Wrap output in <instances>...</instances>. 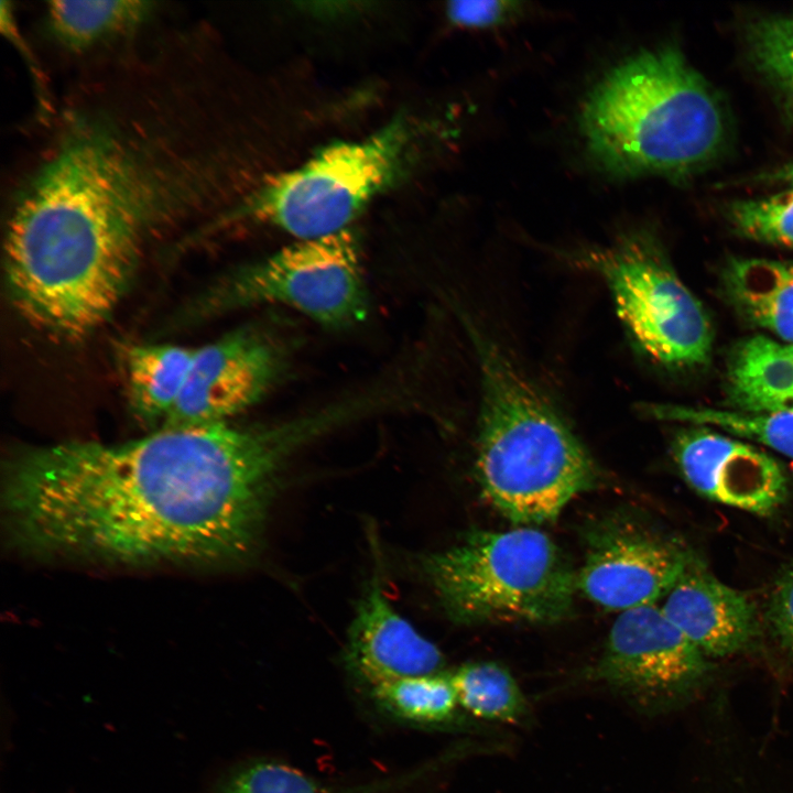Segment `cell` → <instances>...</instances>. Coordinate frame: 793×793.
<instances>
[{
	"mask_svg": "<svg viewBox=\"0 0 793 793\" xmlns=\"http://www.w3.org/2000/svg\"><path fill=\"white\" fill-rule=\"evenodd\" d=\"M334 426L319 408L26 449L6 467L10 537L29 554L109 564L238 562L258 544L284 464Z\"/></svg>",
	"mask_w": 793,
	"mask_h": 793,
	"instance_id": "cell-1",
	"label": "cell"
},
{
	"mask_svg": "<svg viewBox=\"0 0 793 793\" xmlns=\"http://www.w3.org/2000/svg\"><path fill=\"white\" fill-rule=\"evenodd\" d=\"M184 131L72 115L10 213L7 241L28 272L73 300L124 294L149 235L211 194L214 159Z\"/></svg>",
	"mask_w": 793,
	"mask_h": 793,
	"instance_id": "cell-2",
	"label": "cell"
},
{
	"mask_svg": "<svg viewBox=\"0 0 793 793\" xmlns=\"http://www.w3.org/2000/svg\"><path fill=\"white\" fill-rule=\"evenodd\" d=\"M580 132L610 176L686 177L718 159L728 142L723 101L674 45L641 50L589 91Z\"/></svg>",
	"mask_w": 793,
	"mask_h": 793,
	"instance_id": "cell-3",
	"label": "cell"
},
{
	"mask_svg": "<svg viewBox=\"0 0 793 793\" xmlns=\"http://www.w3.org/2000/svg\"><path fill=\"white\" fill-rule=\"evenodd\" d=\"M480 372L476 475L487 501L513 524L554 521L596 485L588 452L556 409L487 338Z\"/></svg>",
	"mask_w": 793,
	"mask_h": 793,
	"instance_id": "cell-4",
	"label": "cell"
},
{
	"mask_svg": "<svg viewBox=\"0 0 793 793\" xmlns=\"http://www.w3.org/2000/svg\"><path fill=\"white\" fill-rule=\"evenodd\" d=\"M422 566L449 617L464 623L557 622L577 590L561 550L534 526L474 531Z\"/></svg>",
	"mask_w": 793,
	"mask_h": 793,
	"instance_id": "cell-5",
	"label": "cell"
},
{
	"mask_svg": "<svg viewBox=\"0 0 793 793\" xmlns=\"http://www.w3.org/2000/svg\"><path fill=\"white\" fill-rule=\"evenodd\" d=\"M411 132L398 119L363 139L326 145L300 166L267 177L237 213L297 240L349 229L399 176L411 148Z\"/></svg>",
	"mask_w": 793,
	"mask_h": 793,
	"instance_id": "cell-6",
	"label": "cell"
},
{
	"mask_svg": "<svg viewBox=\"0 0 793 793\" xmlns=\"http://www.w3.org/2000/svg\"><path fill=\"white\" fill-rule=\"evenodd\" d=\"M578 263L606 282L618 316L653 361L684 369L709 360L714 334L708 315L652 236L628 232L583 251Z\"/></svg>",
	"mask_w": 793,
	"mask_h": 793,
	"instance_id": "cell-7",
	"label": "cell"
},
{
	"mask_svg": "<svg viewBox=\"0 0 793 793\" xmlns=\"http://www.w3.org/2000/svg\"><path fill=\"white\" fill-rule=\"evenodd\" d=\"M282 305L316 323L344 328L368 313L359 238L351 228L296 240L230 273L206 298L210 311Z\"/></svg>",
	"mask_w": 793,
	"mask_h": 793,
	"instance_id": "cell-8",
	"label": "cell"
},
{
	"mask_svg": "<svg viewBox=\"0 0 793 793\" xmlns=\"http://www.w3.org/2000/svg\"><path fill=\"white\" fill-rule=\"evenodd\" d=\"M709 671L704 655L655 604L620 612L588 678L645 709L686 699Z\"/></svg>",
	"mask_w": 793,
	"mask_h": 793,
	"instance_id": "cell-9",
	"label": "cell"
},
{
	"mask_svg": "<svg viewBox=\"0 0 793 793\" xmlns=\"http://www.w3.org/2000/svg\"><path fill=\"white\" fill-rule=\"evenodd\" d=\"M290 347L274 328L252 326L195 348L182 392L162 427L229 422L282 379Z\"/></svg>",
	"mask_w": 793,
	"mask_h": 793,
	"instance_id": "cell-10",
	"label": "cell"
},
{
	"mask_svg": "<svg viewBox=\"0 0 793 793\" xmlns=\"http://www.w3.org/2000/svg\"><path fill=\"white\" fill-rule=\"evenodd\" d=\"M688 564L677 546L626 515H613L587 530L577 590L608 610L622 612L665 597Z\"/></svg>",
	"mask_w": 793,
	"mask_h": 793,
	"instance_id": "cell-11",
	"label": "cell"
},
{
	"mask_svg": "<svg viewBox=\"0 0 793 793\" xmlns=\"http://www.w3.org/2000/svg\"><path fill=\"white\" fill-rule=\"evenodd\" d=\"M672 449L687 484L715 502L767 515L785 499L778 461L738 437L695 425L676 435Z\"/></svg>",
	"mask_w": 793,
	"mask_h": 793,
	"instance_id": "cell-12",
	"label": "cell"
},
{
	"mask_svg": "<svg viewBox=\"0 0 793 793\" xmlns=\"http://www.w3.org/2000/svg\"><path fill=\"white\" fill-rule=\"evenodd\" d=\"M347 661L370 687L441 673L444 658L390 605L378 582L360 602L349 630Z\"/></svg>",
	"mask_w": 793,
	"mask_h": 793,
	"instance_id": "cell-13",
	"label": "cell"
},
{
	"mask_svg": "<svg viewBox=\"0 0 793 793\" xmlns=\"http://www.w3.org/2000/svg\"><path fill=\"white\" fill-rule=\"evenodd\" d=\"M664 598L662 611L706 656L734 654L756 636L748 598L691 562Z\"/></svg>",
	"mask_w": 793,
	"mask_h": 793,
	"instance_id": "cell-14",
	"label": "cell"
},
{
	"mask_svg": "<svg viewBox=\"0 0 793 793\" xmlns=\"http://www.w3.org/2000/svg\"><path fill=\"white\" fill-rule=\"evenodd\" d=\"M720 284L738 317L780 341L793 343V260L730 259Z\"/></svg>",
	"mask_w": 793,
	"mask_h": 793,
	"instance_id": "cell-15",
	"label": "cell"
},
{
	"mask_svg": "<svg viewBox=\"0 0 793 793\" xmlns=\"http://www.w3.org/2000/svg\"><path fill=\"white\" fill-rule=\"evenodd\" d=\"M728 409L793 413V343L764 334L740 340L726 365Z\"/></svg>",
	"mask_w": 793,
	"mask_h": 793,
	"instance_id": "cell-16",
	"label": "cell"
},
{
	"mask_svg": "<svg viewBox=\"0 0 793 793\" xmlns=\"http://www.w3.org/2000/svg\"><path fill=\"white\" fill-rule=\"evenodd\" d=\"M195 348L171 344H141L124 351L128 400L145 423L162 424L185 383Z\"/></svg>",
	"mask_w": 793,
	"mask_h": 793,
	"instance_id": "cell-17",
	"label": "cell"
},
{
	"mask_svg": "<svg viewBox=\"0 0 793 793\" xmlns=\"http://www.w3.org/2000/svg\"><path fill=\"white\" fill-rule=\"evenodd\" d=\"M152 11L149 1H63L48 3L53 34L74 51L121 35L140 25Z\"/></svg>",
	"mask_w": 793,
	"mask_h": 793,
	"instance_id": "cell-18",
	"label": "cell"
},
{
	"mask_svg": "<svg viewBox=\"0 0 793 793\" xmlns=\"http://www.w3.org/2000/svg\"><path fill=\"white\" fill-rule=\"evenodd\" d=\"M648 412L660 420L707 426L738 438L756 441L784 456L793 468V413L674 404L649 405Z\"/></svg>",
	"mask_w": 793,
	"mask_h": 793,
	"instance_id": "cell-19",
	"label": "cell"
},
{
	"mask_svg": "<svg viewBox=\"0 0 793 793\" xmlns=\"http://www.w3.org/2000/svg\"><path fill=\"white\" fill-rule=\"evenodd\" d=\"M459 707L491 721L521 724L529 703L511 673L495 662L468 663L449 673Z\"/></svg>",
	"mask_w": 793,
	"mask_h": 793,
	"instance_id": "cell-20",
	"label": "cell"
},
{
	"mask_svg": "<svg viewBox=\"0 0 793 793\" xmlns=\"http://www.w3.org/2000/svg\"><path fill=\"white\" fill-rule=\"evenodd\" d=\"M377 703L394 716L415 724H445L458 711L449 674L405 677L371 687Z\"/></svg>",
	"mask_w": 793,
	"mask_h": 793,
	"instance_id": "cell-21",
	"label": "cell"
},
{
	"mask_svg": "<svg viewBox=\"0 0 793 793\" xmlns=\"http://www.w3.org/2000/svg\"><path fill=\"white\" fill-rule=\"evenodd\" d=\"M424 769L354 787H334L282 762H254L237 772L224 793H397L413 784Z\"/></svg>",
	"mask_w": 793,
	"mask_h": 793,
	"instance_id": "cell-22",
	"label": "cell"
},
{
	"mask_svg": "<svg viewBox=\"0 0 793 793\" xmlns=\"http://www.w3.org/2000/svg\"><path fill=\"white\" fill-rule=\"evenodd\" d=\"M746 42L754 68L793 121V11L758 18Z\"/></svg>",
	"mask_w": 793,
	"mask_h": 793,
	"instance_id": "cell-23",
	"label": "cell"
},
{
	"mask_svg": "<svg viewBox=\"0 0 793 793\" xmlns=\"http://www.w3.org/2000/svg\"><path fill=\"white\" fill-rule=\"evenodd\" d=\"M726 211L738 235L793 249V187L762 197L735 200Z\"/></svg>",
	"mask_w": 793,
	"mask_h": 793,
	"instance_id": "cell-24",
	"label": "cell"
},
{
	"mask_svg": "<svg viewBox=\"0 0 793 793\" xmlns=\"http://www.w3.org/2000/svg\"><path fill=\"white\" fill-rule=\"evenodd\" d=\"M524 2L512 0L455 1L447 17L461 28L487 30L510 23L525 10Z\"/></svg>",
	"mask_w": 793,
	"mask_h": 793,
	"instance_id": "cell-25",
	"label": "cell"
},
{
	"mask_svg": "<svg viewBox=\"0 0 793 793\" xmlns=\"http://www.w3.org/2000/svg\"><path fill=\"white\" fill-rule=\"evenodd\" d=\"M768 615L775 636L783 647L793 653V564L779 576Z\"/></svg>",
	"mask_w": 793,
	"mask_h": 793,
	"instance_id": "cell-26",
	"label": "cell"
},
{
	"mask_svg": "<svg viewBox=\"0 0 793 793\" xmlns=\"http://www.w3.org/2000/svg\"><path fill=\"white\" fill-rule=\"evenodd\" d=\"M763 178L784 187H793V161L768 173Z\"/></svg>",
	"mask_w": 793,
	"mask_h": 793,
	"instance_id": "cell-27",
	"label": "cell"
}]
</instances>
